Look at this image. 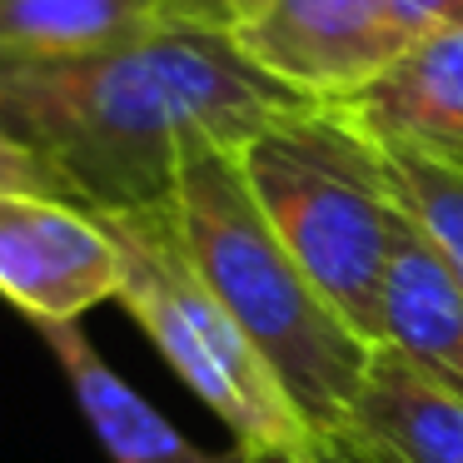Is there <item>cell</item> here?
Listing matches in <instances>:
<instances>
[{"label": "cell", "mask_w": 463, "mask_h": 463, "mask_svg": "<svg viewBox=\"0 0 463 463\" xmlns=\"http://www.w3.org/2000/svg\"><path fill=\"white\" fill-rule=\"evenodd\" d=\"M254 204L329 309L379 349V299L409 214L383 155L329 105H299L234 150Z\"/></svg>", "instance_id": "cell-3"}, {"label": "cell", "mask_w": 463, "mask_h": 463, "mask_svg": "<svg viewBox=\"0 0 463 463\" xmlns=\"http://www.w3.org/2000/svg\"><path fill=\"white\" fill-rule=\"evenodd\" d=\"M184 25L194 31H214V35H240L250 21H260L269 11V0H180Z\"/></svg>", "instance_id": "cell-15"}, {"label": "cell", "mask_w": 463, "mask_h": 463, "mask_svg": "<svg viewBox=\"0 0 463 463\" xmlns=\"http://www.w3.org/2000/svg\"><path fill=\"white\" fill-rule=\"evenodd\" d=\"M403 41H429L443 31H463V0H389Z\"/></svg>", "instance_id": "cell-14"}, {"label": "cell", "mask_w": 463, "mask_h": 463, "mask_svg": "<svg viewBox=\"0 0 463 463\" xmlns=\"http://www.w3.org/2000/svg\"><path fill=\"white\" fill-rule=\"evenodd\" d=\"M170 204L194 269L234 314L244 339L260 349L304 423L334 443L359 399L373 344H364L329 309V299L279 244L244 184L234 150L190 145Z\"/></svg>", "instance_id": "cell-2"}, {"label": "cell", "mask_w": 463, "mask_h": 463, "mask_svg": "<svg viewBox=\"0 0 463 463\" xmlns=\"http://www.w3.org/2000/svg\"><path fill=\"white\" fill-rule=\"evenodd\" d=\"M35 334L55 354V364H61L85 423L95 429V439L110 453V463H244L240 443L214 453V449H200V443L184 439L150 399H140L100 359V349L85 339L80 324H41Z\"/></svg>", "instance_id": "cell-9"}, {"label": "cell", "mask_w": 463, "mask_h": 463, "mask_svg": "<svg viewBox=\"0 0 463 463\" xmlns=\"http://www.w3.org/2000/svg\"><path fill=\"white\" fill-rule=\"evenodd\" d=\"M175 25L180 0H0V55H75Z\"/></svg>", "instance_id": "cell-11"}, {"label": "cell", "mask_w": 463, "mask_h": 463, "mask_svg": "<svg viewBox=\"0 0 463 463\" xmlns=\"http://www.w3.org/2000/svg\"><path fill=\"white\" fill-rule=\"evenodd\" d=\"M349 458H354V453H349Z\"/></svg>", "instance_id": "cell-17"}, {"label": "cell", "mask_w": 463, "mask_h": 463, "mask_svg": "<svg viewBox=\"0 0 463 463\" xmlns=\"http://www.w3.org/2000/svg\"><path fill=\"white\" fill-rule=\"evenodd\" d=\"M379 329L419 373L463 399V289L419 230H403L379 299Z\"/></svg>", "instance_id": "cell-10"}, {"label": "cell", "mask_w": 463, "mask_h": 463, "mask_svg": "<svg viewBox=\"0 0 463 463\" xmlns=\"http://www.w3.org/2000/svg\"><path fill=\"white\" fill-rule=\"evenodd\" d=\"M244 463H359L339 449V443H319V449H244Z\"/></svg>", "instance_id": "cell-16"}, {"label": "cell", "mask_w": 463, "mask_h": 463, "mask_svg": "<svg viewBox=\"0 0 463 463\" xmlns=\"http://www.w3.org/2000/svg\"><path fill=\"white\" fill-rule=\"evenodd\" d=\"M120 254V304L150 334L175 373L210 403L240 449H319V433L289 403L220 294L184 250L175 204L95 214Z\"/></svg>", "instance_id": "cell-4"}, {"label": "cell", "mask_w": 463, "mask_h": 463, "mask_svg": "<svg viewBox=\"0 0 463 463\" xmlns=\"http://www.w3.org/2000/svg\"><path fill=\"white\" fill-rule=\"evenodd\" d=\"M379 155L399 210L409 214V224L429 240L439 264L463 289V170L423 160L413 150H389V145H379Z\"/></svg>", "instance_id": "cell-12"}, {"label": "cell", "mask_w": 463, "mask_h": 463, "mask_svg": "<svg viewBox=\"0 0 463 463\" xmlns=\"http://www.w3.org/2000/svg\"><path fill=\"white\" fill-rule=\"evenodd\" d=\"M334 443L359 463H463V399L379 344Z\"/></svg>", "instance_id": "cell-8"}, {"label": "cell", "mask_w": 463, "mask_h": 463, "mask_svg": "<svg viewBox=\"0 0 463 463\" xmlns=\"http://www.w3.org/2000/svg\"><path fill=\"white\" fill-rule=\"evenodd\" d=\"M0 194H45V200H71V190L61 184V175H55L35 150H25L5 125H0Z\"/></svg>", "instance_id": "cell-13"}, {"label": "cell", "mask_w": 463, "mask_h": 463, "mask_svg": "<svg viewBox=\"0 0 463 463\" xmlns=\"http://www.w3.org/2000/svg\"><path fill=\"white\" fill-rule=\"evenodd\" d=\"M299 105L230 35L190 25L75 55H0V125L90 214L175 200L190 145L240 150Z\"/></svg>", "instance_id": "cell-1"}, {"label": "cell", "mask_w": 463, "mask_h": 463, "mask_svg": "<svg viewBox=\"0 0 463 463\" xmlns=\"http://www.w3.org/2000/svg\"><path fill=\"white\" fill-rule=\"evenodd\" d=\"M230 41L304 105L354 100L409 45L389 0H269Z\"/></svg>", "instance_id": "cell-5"}, {"label": "cell", "mask_w": 463, "mask_h": 463, "mask_svg": "<svg viewBox=\"0 0 463 463\" xmlns=\"http://www.w3.org/2000/svg\"><path fill=\"white\" fill-rule=\"evenodd\" d=\"M329 110L359 125L373 145L463 170V31L403 45V55L369 90Z\"/></svg>", "instance_id": "cell-7"}, {"label": "cell", "mask_w": 463, "mask_h": 463, "mask_svg": "<svg viewBox=\"0 0 463 463\" xmlns=\"http://www.w3.org/2000/svg\"><path fill=\"white\" fill-rule=\"evenodd\" d=\"M0 299L25 319L80 324L120 299V254L105 224L71 200L0 194Z\"/></svg>", "instance_id": "cell-6"}]
</instances>
